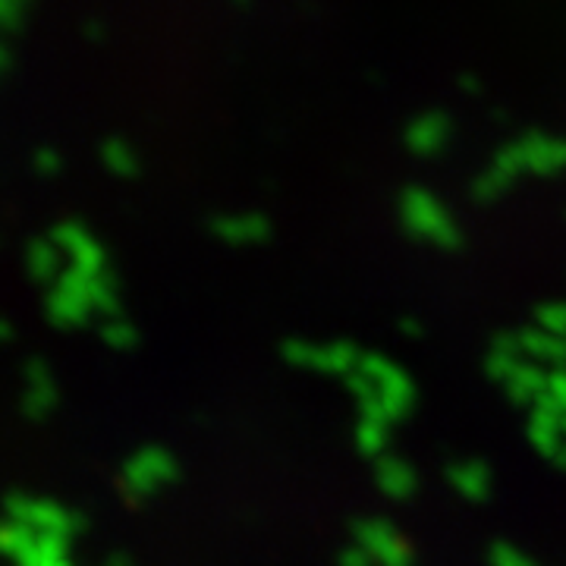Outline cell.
I'll return each mask as SVG.
<instances>
[{
	"label": "cell",
	"instance_id": "6da1fadb",
	"mask_svg": "<svg viewBox=\"0 0 566 566\" xmlns=\"http://www.w3.org/2000/svg\"><path fill=\"white\" fill-rule=\"evenodd\" d=\"M343 381L359 403V415L378 418L385 425L403 422L415 403V385L410 375L381 353H365L356 372H350Z\"/></svg>",
	"mask_w": 566,
	"mask_h": 566
},
{
	"label": "cell",
	"instance_id": "7a4b0ae2",
	"mask_svg": "<svg viewBox=\"0 0 566 566\" xmlns=\"http://www.w3.org/2000/svg\"><path fill=\"white\" fill-rule=\"evenodd\" d=\"M180 479V463L174 453L161 444H145L139 447L127 463L117 472V494L129 507L145 504L164 488H170Z\"/></svg>",
	"mask_w": 566,
	"mask_h": 566
},
{
	"label": "cell",
	"instance_id": "3957f363",
	"mask_svg": "<svg viewBox=\"0 0 566 566\" xmlns=\"http://www.w3.org/2000/svg\"><path fill=\"white\" fill-rule=\"evenodd\" d=\"M7 519L26 522L38 535H57V539L73 541L85 532V516L48 500V497H32V494H7Z\"/></svg>",
	"mask_w": 566,
	"mask_h": 566
},
{
	"label": "cell",
	"instance_id": "277c9868",
	"mask_svg": "<svg viewBox=\"0 0 566 566\" xmlns=\"http://www.w3.org/2000/svg\"><path fill=\"white\" fill-rule=\"evenodd\" d=\"M359 346L353 340H331V343H311L303 337H290L281 343V359L296 368H309L318 375H334L346 378L350 372H356L362 362Z\"/></svg>",
	"mask_w": 566,
	"mask_h": 566
},
{
	"label": "cell",
	"instance_id": "5b68a950",
	"mask_svg": "<svg viewBox=\"0 0 566 566\" xmlns=\"http://www.w3.org/2000/svg\"><path fill=\"white\" fill-rule=\"evenodd\" d=\"M92 278L95 274H85V271H76V268H70L67 274L57 278L48 299H45V318L51 321L54 328L76 331V328L89 325V318L95 315V306H92Z\"/></svg>",
	"mask_w": 566,
	"mask_h": 566
},
{
	"label": "cell",
	"instance_id": "8992f818",
	"mask_svg": "<svg viewBox=\"0 0 566 566\" xmlns=\"http://www.w3.org/2000/svg\"><path fill=\"white\" fill-rule=\"evenodd\" d=\"M350 532H353V541L365 547L378 566H412L410 541L393 529V522H387L381 516L356 519Z\"/></svg>",
	"mask_w": 566,
	"mask_h": 566
},
{
	"label": "cell",
	"instance_id": "52a82bcc",
	"mask_svg": "<svg viewBox=\"0 0 566 566\" xmlns=\"http://www.w3.org/2000/svg\"><path fill=\"white\" fill-rule=\"evenodd\" d=\"M23 397H20V412L28 422H42L48 418L57 406V385H54V372L42 356H28L23 362Z\"/></svg>",
	"mask_w": 566,
	"mask_h": 566
},
{
	"label": "cell",
	"instance_id": "ba28073f",
	"mask_svg": "<svg viewBox=\"0 0 566 566\" xmlns=\"http://www.w3.org/2000/svg\"><path fill=\"white\" fill-rule=\"evenodd\" d=\"M447 485L457 491L469 504H485L491 494V469L485 460L465 457V460H453L444 469Z\"/></svg>",
	"mask_w": 566,
	"mask_h": 566
},
{
	"label": "cell",
	"instance_id": "9c48e42d",
	"mask_svg": "<svg viewBox=\"0 0 566 566\" xmlns=\"http://www.w3.org/2000/svg\"><path fill=\"white\" fill-rule=\"evenodd\" d=\"M375 485L390 500H410L415 488H418V475L403 457L385 453V457L375 460Z\"/></svg>",
	"mask_w": 566,
	"mask_h": 566
},
{
	"label": "cell",
	"instance_id": "30bf717a",
	"mask_svg": "<svg viewBox=\"0 0 566 566\" xmlns=\"http://www.w3.org/2000/svg\"><path fill=\"white\" fill-rule=\"evenodd\" d=\"M13 566H73L70 541L57 535H32V539L10 554Z\"/></svg>",
	"mask_w": 566,
	"mask_h": 566
},
{
	"label": "cell",
	"instance_id": "8fae6325",
	"mask_svg": "<svg viewBox=\"0 0 566 566\" xmlns=\"http://www.w3.org/2000/svg\"><path fill=\"white\" fill-rule=\"evenodd\" d=\"M519 337V350H522V359L539 362L544 368H566V337H554L541 328H522L516 331Z\"/></svg>",
	"mask_w": 566,
	"mask_h": 566
},
{
	"label": "cell",
	"instance_id": "7c38bea8",
	"mask_svg": "<svg viewBox=\"0 0 566 566\" xmlns=\"http://www.w3.org/2000/svg\"><path fill=\"white\" fill-rule=\"evenodd\" d=\"M504 390L516 406H535L547 390V368L539 362L522 359L514 368V375L504 381Z\"/></svg>",
	"mask_w": 566,
	"mask_h": 566
},
{
	"label": "cell",
	"instance_id": "4fadbf2b",
	"mask_svg": "<svg viewBox=\"0 0 566 566\" xmlns=\"http://www.w3.org/2000/svg\"><path fill=\"white\" fill-rule=\"evenodd\" d=\"M519 362H522V350H519V337L514 331H497L491 337L488 356H485V375L491 381L504 385Z\"/></svg>",
	"mask_w": 566,
	"mask_h": 566
},
{
	"label": "cell",
	"instance_id": "5bb4252c",
	"mask_svg": "<svg viewBox=\"0 0 566 566\" xmlns=\"http://www.w3.org/2000/svg\"><path fill=\"white\" fill-rule=\"evenodd\" d=\"M410 224H412V231L418 233V236H432V239L440 243V246L457 243V233H453V227L444 221V214H440L438 208L432 205L428 199H412Z\"/></svg>",
	"mask_w": 566,
	"mask_h": 566
},
{
	"label": "cell",
	"instance_id": "9a60e30c",
	"mask_svg": "<svg viewBox=\"0 0 566 566\" xmlns=\"http://www.w3.org/2000/svg\"><path fill=\"white\" fill-rule=\"evenodd\" d=\"M353 440H356V450H359L362 457H368V460H378V457H385V453H387L390 425L378 422V418H368V415H359Z\"/></svg>",
	"mask_w": 566,
	"mask_h": 566
},
{
	"label": "cell",
	"instance_id": "2e32d148",
	"mask_svg": "<svg viewBox=\"0 0 566 566\" xmlns=\"http://www.w3.org/2000/svg\"><path fill=\"white\" fill-rule=\"evenodd\" d=\"M98 337H102L104 346L117 350V353H129L135 343H139V331L129 325L127 318L114 315V318H104L102 328H98Z\"/></svg>",
	"mask_w": 566,
	"mask_h": 566
},
{
	"label": "cell",
	"instance_id": "e0dca14e",
	"mask_svg": "<svg viewBox=\"0 0 566 566\" xmlns=\"http://www.w3.org/2000/svg\"><path fill=\"white\" fill-rule=\"evenodd\" d=\"M28 274H32V281L38 283H48L60 278V261H57L54 246H48V243H32V249H28Z\"/></svg>",
	"mask_w": 566,
	"mask_h": 566
},
{
	"label": "cell",
	"instance_id": "ac0fdd59",
	"mask_svg": "<svg viewBox=\"0 0 566 566\" xmlns=\"http://www.w3.org/2000/svg\"><path fill=\"white\" fill-rule=\"evenodd\" d=\"M532 321L547 334L566 337V303H541L539 309L532 311Z\"/></svg>",
	"mask_w": 566,
	"mask_h": 566
},
{
	"label": "cell",
	"instance_id": "d6986e66",
	"mask_svg": "<svg viewBox=\"0 0 566 566\" xmlns=\"http://www.w3.org/2000/svg\"><path fill=\"white\" fill-rule=\"evenodd\" d=\"M221 236H227V239H236V243H249V239H258L261 233H264V224L261 221H224L221 227Z\"/></svg>",
	"mask_w": 566,
	"mask_h": 566
},
{
	"label": "cell",
	"instance_id": "ffe728a7",
	"mask_svg": "<svg viewBox=\"0 0 566 566\" xmlns=\"http://www.w3.org/2000/svg\"><path fill=\"white\" fill-rule=\"evenodd\" d=\"M488 561L491 566H535L519 547L514 544H507V541H497V544H491L488 551Z\"/></svg>",
	"mask_w": 566,
	"mask_h": 566
},
{
	"label": "cell",
	"instance_id": "44dd1931",
	"mask_svg": "<svg viewBox=\"0 0 566 566\" xmlns=\"http://www.w3.org/2000/svg\"><path fill=\"white\" fill-rule=\"evenodd\" d=\"M337 566H378L372 561V554L359 547V544H350V547H343L340 551V557H337Z\"/></svg>",
	"mask_w": 566,
	"mask_h": 566
},
{
	"label": "cell",
	"instance_id": "7402d4cb",
	"mask_svg": "<svg viewBox=\"0 0 566 566\" xmlns=\"http://www.w3.org/2000/svg\"><path fill=\"white\" fill-rule=\"evenodd\" d=\"M547 397L566 403V368H547Z\"/></svg>",
	"mask_w": 566,
	"mask_h": 566
},
{
	"label": "cell",
	"instance_id": "603a6c76",
	"mask_svg": "<svg viewBox=\"0 0 566 566\" xmlns=\"http://www.w3.org/2000/svg\"><path fill=\"white\" fill-rule=\"evenodd\" d=\"M403 337H422V325L415 318H400V328H397Z\"/></svg>",
	"mask_w": 566,
	"mask_h": 566
},
{
	"label": "cell",
	"instance_id": "cb8c5ba5",
	"mask_svg": "<svg viewBox=\"0 0 566 566\" xmlns=\"http://www.w3.org/2000/svg\"><path fill=\"white\" fill-rule=\"evenodd\" d=\"M102 566H135L132 564V557H129L127 551H114V554H107V561Z\"/></svg>",
	"mask_w": 566,
	"mask_h": 566
},
{
	"label": "cell",
	"instance_id": "d4e9b609",
	"mask_svg": "<svg viewBox=\"0 0 566 566\" xmlns=\"http://www.w3.org/2000/svg\"><path fill=\"white\" fill-rule=\"evenodd\" d=\"M0 334H3V340H10V337H13V328H10V325H0Z\"/></svg>",
	"mask_w": 566,
	"mask_h": 566
}]
</instances>
